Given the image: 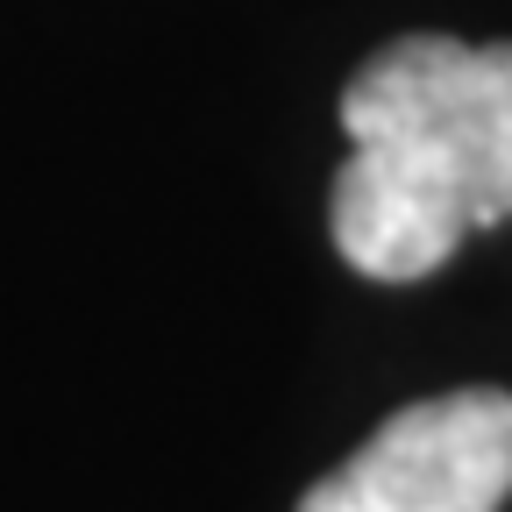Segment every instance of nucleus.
Wrapping results in <instances>:
<instances>
[{"instance_id":"obj_1","label":"nucleus","mask_w":512,"mask_h":512,"mask_svg":"<svg viewBox=\"0 0 512 512\" xmlns=\"http://www.w3.org/2000/svg\"><path fill=\"white\" fill-rule=\"evenodd\" d=\"M342 128L328 228L363 278H427L463 235L512 221V43H384L342 93Z\"/></svg>"},{"instance_id":"obj_2","label":"nucleus","mask_w":512,"mask_h":512,"mask_svg":"<svg viewBox=\"0 0 512 512\" xmlns=\"http://www.w3.org/2000/svg\"><path fill=\"white\" fill-rule=\"evenodd\" d=\"M512 498V392L463 384L392 413L299 512H498Z\"/></svg>"}]
</instances>
